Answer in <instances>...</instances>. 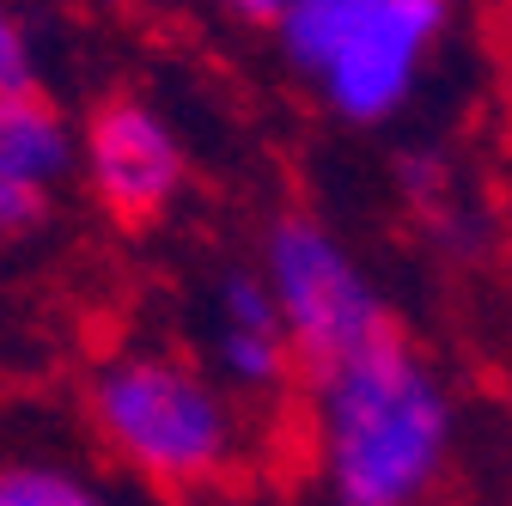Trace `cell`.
Wrapping results in <instances>:
<instances>
[{"label":"cell","instance_id":"obj_5","mask_svg":"<svg viewBox=\"0 0 512 506\" xmlns=\"http://www.w3.org/2000/svg\"><path fill=\"white\" fill-rule=\"evenodd\" d=\"M80 177L116 220H159L189 183V153L153 98H104L80 129Z\"/></svg>","mask_w":512,"mask_h":506},{"label":"cell","instance_id":"obj_1","mask_svg":"<svg viewBox=\"0 0 512 506\" xmlns=\"http://www.w3.org/2000/svg\"><path fill=\"white\" fill-rule=\"evenodd\" d=\"M458 397L397 330L311 372V458L324 506H433L458 458Z\"/></svg>","mask_w":512,"mask_h":506},{"label":"cell","instance_id":"obj_3","mask_svg":"<svg viewBox=\"0 0 512 506\" xmlns=\"http://www.w3.org/2000/svg\"><path fill=\"white\" fill-rule=\"evenodd\" d=\"M452 37V0H287L275 43L305 92L348 129H384L415 104Z\"/></svg>","mask_w":512,"mask_h":506},{"label":"cell","instance_id":"obj_7","mask_svg":"<svg viewBox=\"0 0 512 506\" xmlns=\"http://www.w3.org/2000/svg\"><path fill=\"white\" fill-rule=\"evenodd\" d=\"M208 348H214V378L226 391L269 397L293 378V336L256 269H232L214 287V318H208Z\"/></svg>","mask_w":512,"mask_h":506},{"label":"cell","instance_id":"obj_10","mask_svg":"<svg viewBox=\"0 0 512 506\" xmlns=\"http://www.w3.org/2000/svg\"><path fill=\"white\" fill-rule=\"evenodd\" d=\"M220 7H226L232 19H244V25H269V31H275V19H281L287 0H220Z\"/></svg>","mask_w":512,"mask_h":506},{"label":"cell","instance_id":"obj_4","mask_svg":"<svg viewBox=\"0 0 512 506\" xmlns=\"http://www.w3.org/2000/svg\"><path fill=\"white\" fill-rule=\"evenodd\" d=\"M256 275H263L305 372H324L384 336H397L391 299L378 293V281L354 257V244L317 214H275L263 232Z\"/></svg>","mask_w":512,"mask_h":506},{"label":"cell","instance_id":"obj_8","mask_svg":"<svg viewBox=\"0 0 512 506\" xmlns=\"http://www.w3.org/2000/svg\"><path fill=\"white\" fill-rule=\"evenodd\" d=\"M0 506H116V500L68 464L0 458Z\"/></svg>","mask_w":512,"mask_h":506},{"label":"cell","instance_id":"obj_2","mask_svg":"<svg viewBox=\"0 0 512 506\" xmlns=\"http://www.w3.org/2000/svg\"><path fill=\"white\" fill-rule=\"evenodd\" d=\"M86 421L128 476L171 494L220 482L244 452L232 391L202 360L171 348H122L98 360L86 378Z\"/></svg>","mask_w":512,"mask_h":506},{"label":"cell","instance_id":"obj_9","mask_svg":"<svg viewBox=\"0 0 512 506\" xmlns=\"http://www.w3.org/2000/svg\"><path fill=\"white\" fill-rule=\"evenodd\" d=\"M31 86H37V43L25 31V19L0 0V98L31 92Z\"/></svg>","mask_w":512,"mask_h":506},{"label":"cell","instance_id":"obj_6","mask_svg":"<svg viewBox=\"0 0 512 506\" xmlns=\"http://www.w3.org/2000/svg\"><path fill=\"white\" fill-rule=\"evenodd\" d=\"M80 171V129L37 86L0 98V244L49 220L55 189Z\"/></svg>","mask_w":512,"mask_h":506}]
</instances>
